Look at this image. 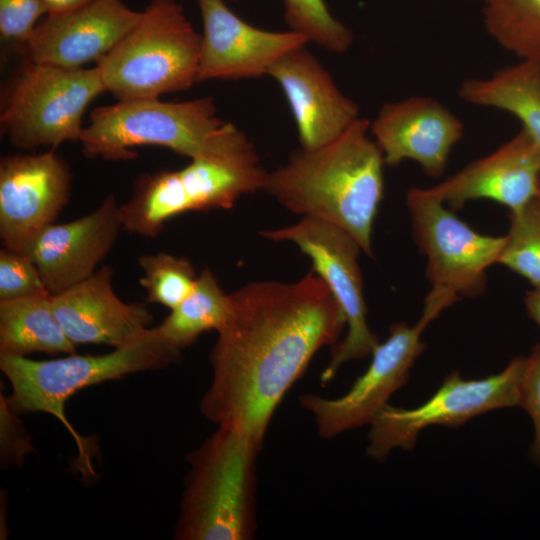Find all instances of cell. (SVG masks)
Wrapping results in <instances>:
<instances>
[{"label": "cell", "instance_id": "ffe728a7", "mask_svg": "<svg viewBox=\"0 0 540 540\" xmlns=\"http://www.w3.org/2000/svg\"><path fill=\"white\" fill-rule=\"evenodd\" d=\"M114 269L104 265L86 280L52 296L54 312L76 345L125 346L142 336L153 321L149 309L126 303L114 292Z\"/></svg>", "mask_w": 540, "mask_h": 540}, {"label": "cell", "instance_id": "7a4b0ae2", "mask_svg": "<svg viewBox=\"0 0 540 540\" xmlns=\"http://www.w3.org/2000/svg\"><path fill=\"white\" fill-rule=\"evenodd\" d=\"M384 165L370 121L360 117L331 142L294 150L284 165L268 172L263 190L292 213L343 229L373 257Z\"/></svg>", "mask_w": 540, "mask_h": 540}, {"label": "cell", "instance_id": "44dd1931", "mask_svg": "<svg viewBox=\"0 0 540 540\" xmlns=\"http://www.w3.org/2000/svg\"><path fill=\"white\" fill-rule=\"evenodd\" d=\"M458 95L469 104L512 114L540 143V62L520 60L487 78L466 79Z\"/></svg>", "mask_w": 540, "mask_h": 540}, {"label": "cell", "instance_id": "83f0119b", "mask_svg": "<svg viewBox=\"0 0 540 540\" xmlns=\"http://www.w3.org/2000/svg\"><path fill=\"white\" fill-rule=\"evenodd\" d=\"M46 294L50 293L33 260L23 251L2 247L0 250V301Z\"/></svg>", "mask_w": 540, "mask_h": 540}, {"label": "cell", "instance_id": "7402d4cb", "mask_svg": "<svg viewBox=\"0 0 540 540\" xmlns=\"http://www.w3.org/2000/svg\"><path fill=\"white\" fill-rule=\"evenodd\" d=\"M76 349L54 312L50 294L0 301V357L74 354Z\"/></svg>", "mask_w": 540, "mask_h": 540}, {"label": "cell", "instance_id": "277c9868", "mask_svg": "<svg viewBox=\"0 0 540 540\" xmlns=\"http://www.w3.org/2000/svg\"><path fill=\"white\" fill-rule=\"evenodd\" d=\"M262 445L220 427L188 456L174 538L248 540L256 529V459Z\"/></svg>", "mask_w": 540, "mask_h": 540}, {"label": "cell", "instance_id": "e575fe53", "mask_svg": "<svg viewBox=\"0 0 540 540\" xmlns=\"http://www.w3.org/2000/svg\"><path fill=\"white\" fill-rule=\"evenodd\" d=\"M537 198L540 199V179H539V186H538V195Z\"/></svg>", "mask_w": 540, "mask_h": 540}, {"label": "cell", "instance_id": "d4e9b609", "mask_svg": "<svg viewBox=\"0 0 540 540\" xmlns=\"http://www.w3.org/2000/svg\"><path fill=\"white\" fill-rule=\"evenodd\" d=\"M505 237L498 264L520 275L533 287H540V199L536 197L522 209L510 212Z\"/></svg>", "mask_w": 540, "mask_h": 540}, {"label": "cell", "instance_id": "2e32d148", "mask_svg": "<svg viewBox=\"0 0 540 540\" xmlns=\"http://www.w3.org/2000/svg\"><path fill=\"white\" fill-rule=\"evenodd\" d=\"M370 134L385 165L418 163L430 177H440L453 147L464 134L461 120L435 98L411 96L387 102L370 121Z\"/></svg>", "mask_w": 540, "mask_h": 540}, {"label": "cell", "instance_id": "d6a6232c", "mask_svg": "<svg viewBox=\"0 0 540 540\" xmlns=\"http://www.w3.org/2000/svg\"><path fill=\"white\" fill-rule=\"evenodd\" d=\"M48 14H59L82 7L94 0H42Z\"/></svg>", "mask_w": 540, "mask_h": 540}, {"label": "cell", "instance_id": "6da1fadb", "mask_svg": "<svg viewBox=\"0 0 540 540\" xmlns=\"http://www.w3.org/2000/svg\"><path fill=\"white\" fill-rule=\"evenodd\" d=\"M230 310L210 354L205 418L263 443L285 394L346 327L344 314L312 269L291 282L254 281L229 294Z\"/></svg>", "mask_w": 540, "mask_h": 540}, {"label": "cell", "instance_id": "ba28073f", "mask_svg": "<svg viewBox=\"0 0 540 540\" xmlns=\"http://www.w3.org/2000/svg\"><path fill=\"white\" fill-rule=\"evenodd\" d=\"M406 204L413 238L426 257L430 290L421 317L431 323L459 299L485 291L487 270L498 263L506 237L478 233L429 188L409 189Z\"/></svg>", "mask_w": 540, "mask_h": 540}, {"label": "cell", "instance_id": "836d02e7", "mask_svg": "<svg viewBox=\"0 0 540 540\" xmlns=\"http://www.w3.org/2000/svg\"><path fill=\"white\" fill-rule=\"evenodd\" d=\"M474 1H480V2H482L483 4H486V3H488V2H490V1H492V0H474Z\"/></svg>", "mask_w": 540, "mask_h": 540}, {"label": "cell", "instance_id": "d6986e66", "mask_svg": "<svg viewBox=\"0 0 540 540\" xmlns=\"http://www.w3.org/2000/svg\"><path fill=\"white\" fill-rule=\"evenodd\" d=\"M539 179L540 143L521 128L492 153L429 189L452 210L487 199L514 212L537 197Z\"/></svg>", "mask_w": 540, "mask_h": 540}, {"label": "cell", "instance_id": "52a82bcc", "mask_svg": "<svg viewBox=\"0 0 540 540\" xmlns=\"http://www.w3.org/2000/svg\"><path fill=\"white\" fill-rule=\"evenodd\" d=\"M226 125L212 96L180 102L117 101L90 112L79 142L86 157L106 161L136 159L133 148L143 145L165 147L192 159L209 151Z\"/></svg>", "mask_w": 540, "mask_h": 540}, {"label": "cell", "instance_id": "f1b7e54d", "mask_svg": "<svg viewBox=\"0 0 540 540\" xmlns=\"http://www.w3.org/2000/svg\"><path fill=\"white\" fill-rule=\"evenodd\" d=\"M48 14L42 0H0V36L24 47L38 22Z\"/></svg>", "mask_w": 540, "mask_h": 540}, {"label": "cell", "instance_id": "3957f363", "mask_svg": "<svg viewBox=\"0 0 540 540\" xmlns=\"http://www.w3.org/2000/svg\"><path fill=\"white\" fill-rule=\"evenodd\" d=\"M179 170L140 174L120 205L122 228L156 237L165 222L188 211L230 209L243 196L263 190L268 172L252 141L228 122L218 142Z\"/></svg>", "mask_w": 540, "mask_h": 540}, {"label": "cell", "instance_id": "30bf717a", "mask_svg": "<svg viewBox=\"0 0 540 540\" xmlns=\"http://www.w3.org/2000/svg\"><path fill=\"white\" fill-rule=\"evenodd\" d=\"M260 234L268 240L292 242L307 255L312 269L324 280L344 314L347 333L332 345L321 383L332 380L344 363L371 355L379 341L367 321L358 261L362 249L356 240L338 226L312 217Z\"/></svg>", "mask_w": 540, "mask_h": 540}, {"label": "cell", "instance_id": "d590c367", "mask_svg": "<svg viewBox=\"0 0 540 540\" xmlns=\"http://www.w3.org/2000/svg\"><path fill=\"white\" fill-rule=\"evenodd\" d=\"M222 1H237V0H222Z\"/></svg>", "mask_w": 540, "mask_h": 540}, {"label": "cell", "instance_id": "ac0fdd59", "mask_svg": "<svg viewBox=\"0 0 540 540\" xmlns=\"http://www.w3.org/2000/svg\"><path fill=\"white\" fill-rule=\"evenodd\" d=\"M287 52L270 68L294 117L301 148L315 149L343 133L359 115L358 105L305 47Z\"/></svg>", "mask_w": 540, "mask_h": 540}, {"label": "cell", "instance_id": "9a60e30c", "mask_svg": "<svg viewBox=\"0 0 540 540\" xmlns=\"http://www.w3.org/2000/svg\"><path fill=\"white\" fill-rule=\"evenodd\" d=\"M142 11L123 0H94L37 24L25 49L29 60L66 69L97 63L138 23Z\"/></svg>", "mask_w": 540, "mask_h": 540}, {"label": "cell", "instance_id": "5bb4252c", "mask_svg": "<svg viewBox=\"0 0 540 540\" xmlns=\"http://www.w3.org/2000/svg\"><path fill=\"white\" fill-rule=\"evenodd\" d=\"M203 33L198 82L239 80L268 75L290 50L306 45L297 32L267 31L234 14L222 0H198Z\"/></svg>", "mask_w": 540, "mask_h": 540}, {"label": "cell", "instance_id": "4dcf8cb0", "mask_svg": "<svg viewBox=\"0 0 540 540\" xmlns=\"http://www.w3.org/2000/svg\"><path fill=\"white\" fill-rule=\"evenodd\" d=\"M1 458L5 464L19 465L24 456L32 450L31 441L23 426L16 418L6 398L1 394Z\"/></svg>", "mask_w": 540, "mask_h": 540}, {"label": "cell", "instance_id": "4fadbf2b", "mask_svg": "<svg viewBox=\"0 0 540 540\" xmlns=\"http://www.w3.org/2000/svg\"><path fill=\"white\" fill-rule=\"evenodd\" d=\"M72 173L55 149L11 154L0 160V239L2 247L24 251L54 224L69 203Z\"/></svg>", "mask_w": 540, "mask_h": 540}, {"label": "cell", "instance_id": "5b68a950", "mask_svg": "<svg viewBox=\"0 0 540 540\" xmlns=\"http://www.w3.org/2000/svg\"><path fill=\"white\" fill-rule=\"evenodd\" d=\"M182 359V351L167 342L156 327L133 342L101 355L68 354L51 360L0 357V369L11 384L5 397L16 414L45 412L56 417L71 433L84 469L90 468L86 440L64 413L65 402L76 392L126 375L164 369Z\"/></svg>", "mask_w": 540, "mask_h": 540}, {"label": "cell", "instance_id": "8fae6325", "mask_svg": "<svg viewBox=\"0 0 540 540\" xmlns=\"http://www.w3.org/2000/svg\"><path fill=\"white\" fill-rule=\"evenodd\" d=\"M523 360L513 358L500 373L482 379L467 380L453 371L427 401L412 409L385 405L370 423L367 455L382 462L396 448L411 450L429 426L457 427L492 410L518 407Z\"/></svg>", "mask_w": 540, "mask_h": 540}, {"label": "cell", "instance_id": "f546056e", "mask_svg": "<svg viewBox=\"0 0 540 540\" xmlns=\"http://www.w3.org/2000/svg\"><path fill=\"white\" fill-rule=\"evenodd\" d=\"M518 407L525 410L533 423L534 436L529 449L531 461L540 467V343L524 357L520 378Z\"/></svg>", "mask_w": 540, "mask_h": 540}, {"label": "cell", "instance_id": "1f68e13d", "mask_svg": "<svg viewBox=\"0 0 540 540\" xmlns=\"http://www.w3.org/2000/svg\"><path fill=\"white\" fill-rule=\"evenodd\" d=\"M524 304L528 316L540 327V287L526 292Z\"/></svg>", "mask_w": 540, "mask_h": 540}, {"label": "cell", "instance_id": "9c48e42d", "mask_svg": "<svg viewBox=\"0 0 540 540\" xmlns=\"http://www.w3.org/2000/svg\"><path fill=\"white\" fill-rule=\"evenodd\" d=\"M106 92L100 72L35 63L22 66L1 96V133L21 150L79 142L88 105Z\"/></svg>", "mask_w": 540, "mask_h": 540}, {"label": "cell", "instance_id": "7c38bea8", "mask_svg": "<svg viewBox=\"0 0 540 540\" xmlns=\"http://www.w3.org/2000/svg\"><path fill=\"white\" fill-rule=\"evenodd\" d=\"M429 324L421 317L412 326L392 324L388 338L373 350L367 370L341 397L304 394L299 398L314 416L321 437L332 438L373 421L389 398L406 385L411 367L425 349L421 337Z\"/></svg>", "mask_w": 540, "mask_h": 540}, {"label": "cell", "instance_id": "603a6c76", "mask_svg": "<svg viewBox=\"0 0 540 540\" xmlns=\"http://www.w3.org/2000/svg\"><path fill=\"white\" fill-rule=\"evenodd\" d=\"M230 310L229 294L220 287L209 268L198 275L191 293L156 326L159 334L172 346L183 350L207 331H218Z\"/></svg>", "mask_w": 540, "mask_h": 540}, {"label": "cell", "instance_id": "8992f818", "mask_svg": "<svg viewBox=\"0 0 540 540\" xmlns=\"http://www.w3.org/2000/svg\"><path fill=\"white\" fill-rule=\"evenodd\" d=\"M202 34L176 0H150L138 23L96 63L117 101L159 99L198 82Z\"/></svg>", "mask_w": 540, "mask_h": 540}, {"label": "cell", "instance_id": "e0dca14e", "mask_svg": "<svg viewBox=\"0 0 540 540\" xmlns=\"http://www.w3.org/2000/svg\"><path fill=\"white\" fill-rule=\"evenodd\" d=\"M121 228L120 205L110 193L87 215L43 229L23 252L36 264L53 296L89 278L114 246Z\"/></svg>", "mask_w": 540, "mask_h": 540}, {"label": "cell", "instance_id": "4316f807", "mask_svg": "<svg viewBox=\"0 0 540 540\" xmlns=\"http://www.w3.org/2000/svg\"><path fill=\"white\" fill-rule=\"evenodd\" d=\"M289 30L331 53L343 54L353 44L354 33L335 19L324 0H283Z\"/></svg>", "mask_w": 540, "mask_h": 540}, {"label": "cell", "instance_id": "484cf974", "mask_svg": "<svg viewBox=\"0 0 540 540\" xmlns=\"http://www.w3.org/2000/svg\"><path fill=\"white\" fill-rule=\"evenodd\" d=\"M138 265L143 270L139 283L147 301L170 310L191 293L198 277L188 259L165 252L143 255Z\"/></svg>", "mask_w": 540, "mask_h": 540}, {"label": "cell", "instance_id": "cb8c5ba5", "mask_svg": "<svg viewBox=\"0 0 540 540\" xmlns=\"http://www.w3.org/2000/svg\"><path fill=\"white\" fill-rule=\"evenodd\" d=\"M482 14L499 46L520 60L540 62V0H492Z\"/></svg>", "mask_w": 540, "mask_h": 540}]
</instances>
